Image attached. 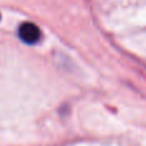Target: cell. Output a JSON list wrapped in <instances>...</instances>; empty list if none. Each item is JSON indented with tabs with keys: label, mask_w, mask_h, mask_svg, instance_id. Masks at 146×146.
Masks as SVG:
<instances>
[{
	"label": "cell",
	"mask_w": 146,
	"mask_h": 146,
	"mask_svg": "<svg viewBox=\"0 0 146 146\" xmlns=\"http://www.w3.org/2000/svg\"><path fill=\"white\" fill-rule=\"evenodd\" d=\"M21 40L26 44H36L41 37V31L36 25L31 22H25L19 26L18 30Z\"/></svg>",
	"instance_id": "1"
}]
</instances>
